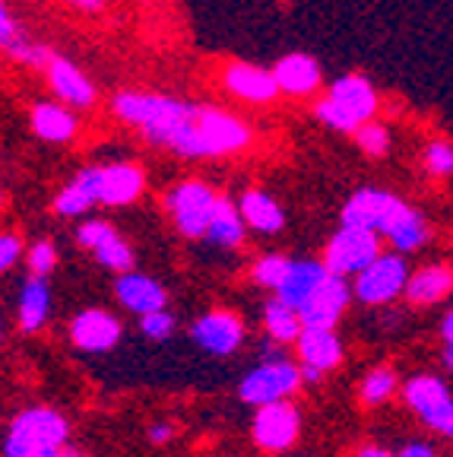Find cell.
<instances>
[{"instance_id":"obj_1","label":"cell","mask_w":453,"mask_h":457,"mask_svg":"<svg viewBox=\"0 0 453 457\" xmlns=\"http://www.w3.org/2000/svg\"><path fill=\"white\" fill-rule=\"evenodd\" d=\"M70 442V422L54 407H26L10 420L0 442L4 457H61Z\"/></svg>"},{"instance_id":"obj_2","label":"cell","mask_w":453,"mask_h":457,"mask_svg":"<svg viewBox=\"0 0 453 457\" xmlns=\"http://www.w3.org/2000/svg\"><path fill=\"white\" fill-rule=\"evenodd\" d=\"M114 114L120 121L134 124L149 143L165 146V140L171 137V130L185 121L191 114V105L181 99H171V96L159 93H134V89H124V93L114 96Z\"/></svg>"},{"instance_id":"obj_3","label":"cell","mask_w":453,"mask_h":457,"mask_svg":"<svg viewBox=\"0 0 453 457\" xmlns=\"http://www.w3.org/2000/svg\"><path fill=\"white\" fill-rule=\"evenodd\" d=\"M377 89L371 86L368 77L361 73H349V77H340L326 99L317 105V118L334 130H346V134H355L361 124H368L377 112Z\"/></svg>"},{"instance_id":"obj_4","label":"cell","mask_w":453,"mask_h":457,"mask_svg":"<svg viewBox=\"0 0 453 457\" xmlns=\"http://www.w3.org/2000/svg\"><path fill=\"white\" fill-rule=\"evenodd\" d=\"M412 213V207L406 200H399L397 194L381 191V187H361L352 197L346 200L340 220L349 228H365V232H375L377 238L390 236L406 216Z\"/></svg>"},{"instance_id":"obj_5","label":"cell","mask_w":453,"mask_h":457,"mask_svg":"<svg viewBox=\"0 0 453 457\" xmlns=\"http://www.w3.org/2000/svg\"><path fill=\"white\" fill-rule=\"evenodd\" d=\"M301 387V375H298V365L289 362L285 356L279 359H263L260 365L241 378L238 385V397L241 403L248 407H267V403H283L292 400Z\"/></svg>"},{"instance_id":"obj_6","label":"cell","mask_w":453,"mask_h":457,"mask_svg":"<svg viewBox=\"0 0 453 457\" xmlns=\"http://www.w3.org/2000/svg\"><path fill=\"white\" fill-rule=\"evenodd\" d=\"M219 194L200 179H187L175 185L165 197V207L171 213V222L185 238H203L210 220H213V207Z\"/></svg>"},{"instance_id":"obj_7","label":"cell","mask_w":453,"mask_h":457,"mask_svg":"<svg viewBox=\"0 0 453 457\" xmlns=\"http://www.w3.org/2000/svg\"><path fill=\"white\" fill-rule=\"evenodd\" d=\"M251 143V128L222 108L197 105V159L241 153Z\"/></svg>"},{"instance_id":"obj_8","label":"cell","mask_w":453,"mask_h":457,"mask_svg":"<svg viewBox=\"0 0 453 457\" xmlns=\"http://www.w3.org/2000/svg\"><path fill=\"white\" fill-rule=\"evenodd\" d=\"M381 257V238L375 232H365V228H349L342 226L340 232H334V238L326 242L324 261L326 273L346 279V277H358L368 264H375Z\"/></svg>"},{"instance_id":"obj_9","label":"cell","mask_w":453,"mask_h":457,"mask_svg":"<svg viewBox=\"0 0 453 457\" xmlns=\"http://www.w3.org/2000/svg\"><path fill=\"white\" fill-rule=\"evenodd\" d=\"M406 279H409V267H406V257L399 254H381L375 264H368L365 270L355 277V283L349 286L352 295L361 305H390V302L403 295Z\"/></svg>"},{"instance_id":"obj_10","label":"cell","mask_w":453,"mask_h":457,"mask_svg":"<svg viewBox=\"0 0 453 457\" xmlns=\"http://www.w3.org/2000/svg\"><path fill=\"white\" fill-rule=\"evenodd\" d=\"M298 436H301V413L292 400L267 403L251 420V442L263 454H283V451L295 448Z\"/></svg>"},{"instance_id":"obj_11","label":"cell","mask_w":453,"mask_h":457,"mask_svg":"<svg viewBox=\"0 0 453 457\" xmlns=\"http://www.w3.org/2000/svg\"><path fill=\"white\" fill-rule=\"evenodd\" d=\"M77 242L95 257V264L111 273L134 270V248L108 220H86L77 228Z\"/></svg>"},{"instance_id":"obj_12","label":"cell","mask_w":453,"mask_h":457,"mask_svg":"<svg viewBox=\"0 0 453 457\" xmlns=\"http://www.w3.org/2000/svg\"><path fill=\"white\" fill-rule=\"evenodd\" d=\"M67 334H70V343L79 353L99 356V353H111L118 346L120 337H124V324L108 308H83L70 318Z\"/></svg>"},{"instance_id":"obj_13","label":"cell","mask_w":453,"mask_h":457,"mask_svg":"<svg viewBox=\"0 0 453 457\" xmlns=\"http://www.w3.org/2000/svg\"><path fill=\"white\" fill-rule=\"evenodd\" d=\"M191 337L200 350L210 356H232L244 343V321L228 308H213V312L200 314L191 328Z\"/></svg>"},{"instance_id":"obj_14","label":"cell","mask_w":453,"mask_h":457,"mask_svg":"<svg viewBox=\"0 0 453 457\" xmlns=\"http://www.w3.org/2000/svg\"><path fill=\"white\" fill-rule=\"evenodd\" d=\"M95 169V197L105 207H128L146 191V175L136 162H108Z\"/></svg>"},{"instance_id":"obj_15","label":"cell","mask_w":453,"mask_h":457,"mask_svg":"<svg viewBox=\"0 0 453 457\" xmlns=\"http://www.w3.org/2000/svg\"><path fill=\"white\" fill-rule=\"evenodd\" d=\"M349 299H352V289H349L346 279L330 277L320 283V289L298 308V318H301V328H314V330H334L340 324V318L346 314Z\"/></svg>"},{"instance_id":"obj_16","label":"cell","mask_w":453,"mask_h":457,"mask_svg":"<svg viewBox=\"0 0 453 457\" xmlns=\"http://www.w3.org/2000/svg\"><path fill=\"white\" fill-rule=\"evenodd\" d=\"M45 79H48L51 93L61 99V105H67L70 112L73 108H93L95 99H99L93 79L86 77L73 61H67V57H61V54H54L48 61Z\"/></svg>"},{"instance_id":"obj_17","label":"cell","mask_w":453,"mask_h":457,"mask_svg":"<svg viewBox=\"0 0 453 457\" xmlns=\"http://www.w3.org/2000/svg\"><path fill=\"white\" fill-rule=\"evenodd\" d=\"M114 299L120 305L128 308L134 314H152V312H162L169 308V293H165V286L159 279L146 277V273H120L118 283H114Z\"/></svg>"},{"instance_id":"obj_18","label":"cell","mask_w":453,"mask_h":457,"mask_svg":"<svg viewBox=\"0 0 453 457\" xmlns=\"http://www.w3.org/2000/svg\"><path fill=\"white\" fill-rule=\"evenodd\" d=\"M226 89L238 96V99L254 102V105H267V102H273L279 96L273 71L248 64V61H235V64L226 67Z\"/></svg>"},{"instance_id":"obj_19","label":"cell","mask_w":453,"mask_h":457,"mask_svg":"<svg viewBox=\"0 0 453 457\" xmlns=\"http://www.w3.org/2000/svg\"><path fill=\"white\" fill-rule=\"evenodd\" d=\"M453 293V267L450 264H425L409 273L406 279V302L412 308H434Z\"/></svg>"},{"instance_id":"obj_20","label":"cell","mask_w":453,"mask_h":457,"mask_svg":"<svg viewBox=\"0 0 453 457\" xmlns=\"http://www.w3.org/2000/svg\"><path fill=\"white\" fill-rule=\"evenodd\" d=\"M295 353L308 369H317L320 375L334 371L342 365V340L336 330H314V328H301L295 340Z\"/></svg>"},{"instance_id":"obj_21","label":"cell","mask_w":453,"mask_h":457,"mask_svg":"<svg viewBox=\"0 0 453 457\" xmlns=\"http://www.w3.org/2000/svg\"><path fill=\"white\" fill-rule=\"evenodd\" d=\"M273 79H276L279 93L311 96L320 86V64L311 54L292 51V54H285L283 61H276V67H273Z\"/></svg>"},{"instance_id":"obj_22","label":"cell","mask_w":453,"mask_h":457,"mask_svg":"<svg viewBox=\"0 0 453 457\" xmlns=\"http://www.w3.org/2000/svg\"><path fill=\"white\" fill-rule=\"evenodd\" d=\"M238 213L244 226L260 232V236H276L285 228V213L276 204V197H269L260 187H248L238 200Z\"/></svg>"},{"instance_id":"obj_23","label":"cell","mask_w":453,"mask_h":457,"mask_svg":"<svg viewBox=\"0 0 453 457\" xmlns=\"http://www.w3.org/2000/svg\"><path fill=\"white\" fill-rule=\"evenodd\" d=\"M29 121L45 143H70L79 134V118L61 102H36Z\"/></svg>"},{"instance_id":"obj_24","label":"cell","mask_w":453,"mask_h":457,"mask_svg":"<svg viewBox=\"0 0 453 457\" xmlns=\"http://www.w3.org/2000/svg\"><path fill=\"white\" fill-rule=\"evenodd\" d=\"M51 318V286L48 279L29 277L16 299V328L22 334H38Z\"/></svg>"},{"instance_id":"obj_25","label":"cell","mask_w":453,"mask_h":457,"mask_svg":"<svg viewBox=\"0 0 453 457\" xmlns=\"http://www.w3.org/2000/svg\"><path fill=\"white\" fill-rule=\"evenodd\" d=\"M326 277H330V273H326V267L320 264V261H292L283 286L276 289V299L298 312V308L317 293Z\"/></svg>"},{"instance_id":"obj_26","label":"cell","mask_w":453,"mask_h":457,"mask_svg":"<svg viewBox=\"0 0 453 457\" xmlns=\"http://www.w3.org/2000/svg\"><path fill=\"white\" fill-rule=\"evenodd\" d=\"M244 236H248V226L241 220L238 204L226 194L216 197L213 207V220H210V228H206V242L216 245V248H241L244 245Z\"/></svg>"},{"instance_id":"obj_27","label":"cell","mask_w":453,"mask_h":457,"mask_svg":"<svg viewBox=\"0 0 453 457\" xmlns=\"http://www.w3.org/2000/svg\"><path fill=\"white\" fill-rule=\"evenodd\" d=\"M95 204H99V197H95V169L89 165V169L77 171V175L57 191L54 213L73 220V216H83L86 210H93Z\"/></svg>"},{"instance_id":"obj_28","label":"cell","mask_w":453,"mask_h":457,"mask_svg":"<svg viewBox=\"0 0 453 457\" xmlns=\"http://www.w3.org/2000/svg\"><path fill=\"white\" fill-rule=\"evenodd\" d=\"M399 394H403L406 407H409L418 420H425L438 403H444V400L450 397V387H447V381L438 378V375H416V378H409L399 387Z\"/></svg>"},{"instance_id":"obj_29","label":"cell","mask_w":453,"mask_h":457,"mask_svg":"<svg viewBox=\"0 0 453 457\" xmlns=\"http://www.w3.org/2000/svg\"><path fill=\"white\" fill-rule=\"evenodd\" d=\"M263 328H267V340H273L276 346H285V343H295L298 334H301V318L285 302L269 299L263 305Z\"/></svg>"},{"instance_id":"obj_30","label":"cell","mask_w":453,"mask_h":457,"mask_svg":"<svg viewBox=\"0 0 453 457\" xmlns=\"http://www.w3.org/2000/svg\"><path fill=\"white\" fill-rule=\"evenodd\" d=\"M399 391V375L397 369H390V365H375V369L361 378L358 385V400H361V407H383L393 394Z\"/></svg>"},{"instance_id":"obj_31","label":"cell","mask_w":453,"mask_h":457,"mask_svg":"<svg viewBox=\"0 0 453 457\" xmlns=\"http://www.w3.org/2000/svg\"><path fill=\"white\" fill-rule=\"evenodd\" d=\"M387 242L393 245V251H397L399 257L412 254V251H418L422 245L432 242V226H428V220L418 213V210H412V213L406 216V220L399 222L393 232H390Z\"/></svg>"},{"instance_id":"obj_32","label":"cell","mask_w":453,"mask_h":457,"mask_svg":"<svg viewBox=\"0 0 453 457\" xmlns=\"http://www.w3.org/2000/svg\"><path fill=\"white\" fill-rule=\"evenodd\" d=\"M289 257L283 254H263L254 261V267H251V279H254L257 286H267V289H273L276 293L279 286H283L285 273H289Z\"/></svg>"},{"instance_id":"obj_33","label":"cell","mask_w":453,"mask_h":457,"mask_svg":"<svg viewBox=\"0 0 453 457\" xmlns=\"http://www.w3.org/2000/svg\"><path fill=\"white\" fill-rule=\"evenodd\" d=\"M26 267L32 277L38 279H48V273H54L57 261H61V254H57V245L48 242V238H38V242H32L26 248Z\"/></svg>"},{"instance_id":"obj_34","label":"cell","mask_w":453,"mask_h":457,"mask_svg":"<svg viewBox=\"0 0 453 457\" xmlns=\"http://www.w3.org/2000/svg\"><path fill=\"white\" fill-rule=\"evenodd\" d=\"M352 137H355V143H358V150L365 153V156L383 159L390 153V130L383 128V124H377V121L361 124Z\"/></svg>"},{"instance_id":"obj_35","label":"cell","mask_w":453,"mask_h":457,"mask_svg":"<svg viewBox=\"0 0 453 457\" xmlns=\"http://www.w3.org/2000/svg\"><path fill=\"white\" fill-rule=\"evenodd\" d=\"M7 54L13 57V61H20V64H26V67H38V71H45V67H48V61H51V57H54V51H51L48 45L32 42V38L20 36L13 45H10Z\"/></svg>"},{"instance_id":"obj_36","label":"cell","mask_w":453,"mask_h":457,"mask_svg":"<svg viewBox=\"0 0 453 457\" xmlns=\"http://www.w3.org/2000/svg\"><path fill=\"white\" fill-rule=\"evenodd\" d=\"M425 169L434 179H450L453 175V143L450 140H432L425 146Z\"/></svg>"},{"instance_id":"obj_37","label":"cell","mask_w":453,"mask_h":457,"mask_svg":"<svg viewBox=\"0 0 453 457\" xmlns=\"http://www.w3.org/2000/svg\"><path fill=\"white\" fill-rule=\"evenodd\" d=\"M140 334L146 337V340H169L171 334H175V314L169 312V308H162V312H152V314H143L140 318Z\"/></svg>"},{"instance_id":"obj_38","label":"cell","mask_w":453,"mask_h":457,"mask_svg":"<svg viewBox=\"0 0 453 457\" xmlns=\"http://www.w3.org/2000/svg\"><path fill=\"white\" fill-rule=\"evenodd\" d=\"M26 254V245L16 232H0V273L13 270Z\"/></svg>"},{"instance_id":"obj_39","label":"cell","mask_w":453,"mask_h":457,"mask_svg":"<svg viewBox=\"0 0 453 457\" xmlns=\"http://www.w3.org/2000/svg\"><path fill=\"white\" fill-rule=\"evenodd\" d=\"M422 422H425L428 428H434L438 436H444L453 442V394L444 400V403H438V407H434Z\"/></svg>"},{"instance_id":"obj_40","label":"cell","mask_w":453,"mask_h":457,"mask_svg":"<svg viewBox=\"0 0 453 457\" xmlns=\"http://www.w3.org/2000/svg\"><path fill=\"white\" fill-rule=\"evenodd\" d=\"M20 36L22 32H20V26H16L13 13H10V7L0 0V51H10V45H13Z\"/></svg>"},{"instance_id":"obj_41","label":"cell","mask_w":453,"mask_h":457,"mask_svg":"<svg viewBox=\"0 0 453 457\" xmlns=\"http://www.w3.org/2000/svg\"><path fill=\"white\" fill-rule=\"evenodd\" d=\"M175 436H177L175 422H165V420L152 422V426L146 428V438H149V442H152V445H169Z\"/></svg>"},{"instance_id":"obj_42","label":"cell","mask_w":453,"mask_h":457,"mask_svg":"<svg viewBox=\"0 0 453 457\" xmlns=\"http://www.w3.org/2000/svg\"><path fill=\"white\" fill-rule=\"evenodd\" d=\"M397 457H438V454H434L432 445H425V442H409L403 451H399Z\"/></svg>"},{"instance_id":"obj_43","label":"cell","mask_w":453,"mask_h":457,"mask_svg":"<svg viewBox=\"0 0 453 457\" xmlns=\"http://www.w3.org/2000/svg\"><path fill=\"white\" fill-rule=\"evenodd\" d=\"M73 10H79V13H102L105 10L108 0H67Z\"/></svg>"},{"instance_id":"obj_44","label":"cell","mask_w":453,"mask_h":457,"mask_svg":"<svg viewBox=\"0 0 453 457\" xmlns=\"http://www.w3.org/2000/svg\"><path fill=\"white\" fill-rule=\"evenodd\" d=\"M441 337H444V346H453V308L444 314V321H441Z\"/></svg>"},{"instance_id":"obj_45","label":"cell","mask_w":453,"mask_h":457,"mask_svg":"<svg viewBox=\"0 0 453 457\" xmlns=\"http://www.w3.org/2000/svg\"><path fill=\"white\" fill-rule=\"evenodd\" d=\"M355 457H393V454L387 448H381V445H365V448H358Z\"/></svg>"},{"instance_id":"obj_46","label":"cell","mask_w":453,"mask_h":457,"mask_svg":"<svg viewBox=\"0 0 453 457\" xmlns=\"http://www.w3.org/2000/svg\"><path fill=\"white\" fill-rule=\"evenodd\" d=\"M61 457H89V451L79 448V445H70V442H67V445H64V451H61Z\"/></svg>"},{"instance_id":"obj_47","label":"cell","mask_w":453,"mask_h":457,"mask_svg":"<svg viewBox=\"0 0 453 457\" xmlns=\"http://www.w3.org/2000/svg\"><path fill=\"white\" fill-rule=\"evenodd\" d=\"M441 359H444V369L453 371V346H444V356Z\"/></svg>"},{"instance_id":"obj_48","label":"cell","mask_w":453,"mask_h":457,"mask_svg":"<svg viewBox=\"0 0 453 457\" xmlns=\"http://www.w3.org/2000/svg\"><path fill=\"white\" fill-rule=\"evenodd\" d=\"M0 207H4V194H0Z\"/></svg>"},{"instance_id":"obj_49","label":"cell","mask_w":453,"mask_h":457,"mask_svg":"<svg viewBox=\"0 0 453 457\" xmlns=\"http://www.w3.org/2000/svg\"><path fill=\"white\" fill-rule=\"evenodd\" d=\"M0 340H4V328H0Z\"/></svg>"}]
</instances>
